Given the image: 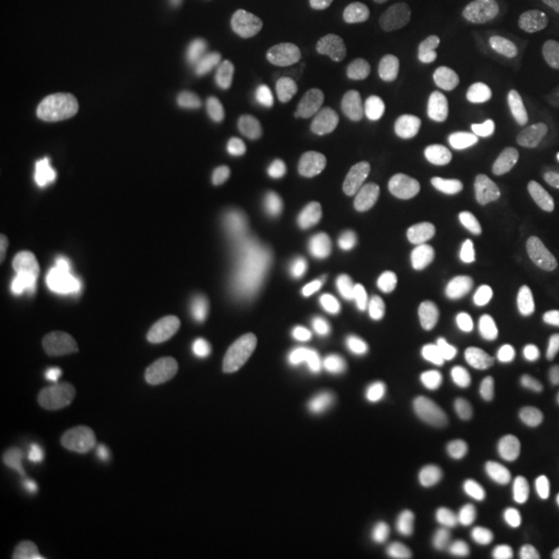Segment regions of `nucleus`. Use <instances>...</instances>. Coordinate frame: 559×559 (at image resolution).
Returning a JSON list of instances; mask_svg holds the SVG:
<instances>
[{
  "instance_id": "nucleus-1",
  "label": "nucleus",
  "mask_w": 559,
  "mask_h": 559,
  "mask_svg": "<svg viewBox=\"0 0 559 559\" xmlns=\"http://www.w3.org/2000/svg\"><path fill=\"white\" fill-rule=\"evenodd\" d=\"M311 436V406L290 378L221 373L191 381L162 406L145 456L179 485H240L290 468Z\"/></svg>"
}]
</instances>
